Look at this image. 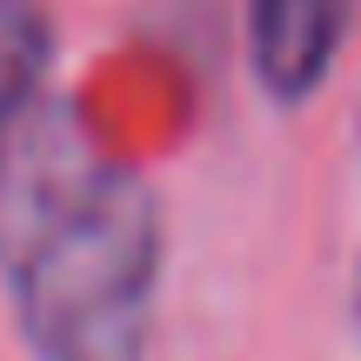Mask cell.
Segmentation results:
<instances>
[{
    "label": "cell",
    "instance_id": "obj_1",
    "mask_svg": "<svg viewBox=\"0 0 361 361\" xmlns=\"http://www.w3.org/2000/svg\"><path fill=\"white\" fill-rule=\"evenodd\" d=\"M161 221L67 101L0 128V274L40 361H141Z\"/></svg>",
    "mask_w": 361,
    "mask_h": 361
},
{
    "label": "cell",
    "instance_id": "obj_2",
    "mask_svg": "<svg viewBox=\"0 0 361 361\" xmlns=\"http://www.w3.org/2000/svg\"><path fill=\"white\" fill-rule=\"evenodd\" d=\"M255 7V67L281 101L322 87L335 67L341 34L355 20V0H247Z\"/></svg>",
    "mask_w": 361,
    "mask_h": 361
},
{
    "label": "cell",
    "instance_id": "obj_3",
    "mask_svg": "<svg viewBox=\"0 0 361 361\" xmlns=\"http://www.w3.org/2000/svg\"><path fill=\"white\" fill-rule=\"evenodd\" d=\"M47 67V13L40 0H0V128L34 101Z\"/></svg>",
    "mask_w": 361,
    "mask_h": 361
}]
</instances>
